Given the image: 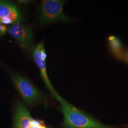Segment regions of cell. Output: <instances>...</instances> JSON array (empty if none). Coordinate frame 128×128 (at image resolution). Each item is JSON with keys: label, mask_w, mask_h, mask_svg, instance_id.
I'll return each instance as SVG.
<instances>
[{"label": "cell", "mask_w": 128, "mask_h": 128, "mask_svg": "<svg viewBox=\"0 0 128 128\" xmlns=\"http://www.w3.org/2000/svg\"><path fill=\"white\" fill-rule=\"evenodd\" d=\"M56 99L60 102L64 115V128H116L101 123L66 101L59 94Z\"/></svg>", "instance_id": "cell-1"}, {"label": "cell", "mask_w": 128, "mask_h": 128, "mask_svg": "<svg viewBox=\"0 0 128 128\" xmlns=\"http://www.w3.org/2000/svg\"><path fill=\"white\" fill-rule=\"evenodd\" d=\"M64 1L45 0L41 2L40 12V21L43 24H50L59 22H69L72 19L63 12Z\"/></svg>", "instance_id": "cell-2"}, {"label": "cell", "mask_w": 128, "mask_h": 128, "mask_svg": "<svg viewBox=\"0 0 128 128\" xmlns=\"http://www.w3.org/2000/svg\"><path fill=\"white\" fill-rule=\"evenodd\" d=\"M12 79L14 87L26 104L33 106L40 102L43 98L41 92L27 78L14 74Z\"/></svg>", "instance_id": "cell-3"}, {"label": "cell", "mask_w": 128, "mask_h": 128, "mask_svg": "<svg viewBox=\"0 0 128 128\" xmlns=\"http://www.w3.org/2000/svg\"><path fill=\"white\" fill-rule=\"evenodd\" d=\"M8 31L18 44L28 52L34 50L32 26L16 23L10 27Z\"/></svg>", "instance_id": "cell-4"}, {"label": "cell", "mask_w": 128, "mask_h": 128, "mask_svg": "<svg viewBox=\"0 0 128 128\" xmlns=\"http://www.w3.org/2000/svg\"><path fill=\"white\" fill-rule=\"evenodd\" d=\"M33 56L35 62L40 70L42 78L51 94L56 98L58 94L52 86L46 72V54L43 42L42 41L39 43L34 48L33 50Z\"/></svg>", "instance_id": "cell-5"}, {"label": "cell", "mask_w": 128, "mask_h": 128, "mask_svg": "<svg viewBox=\"0 0 128 128\" xmlns=\"http://www.w3.org/2000/svg\"><path fill=\"white\" fill-rule=\"evenodd\" d=\"M32 119L26 106L17 101L14 109L13 128H31Z\"/></svg>", "instance_id": "cell-6"}, {"label": "cell", "mask_w": 128, "mask_h": 128, "mask_svg": "<svg viewBox=\"0 0 128 128\" xmlns=\"http://www.w3.org/2000/svg\"><path fill=\"white\" fill-rule=\"evenodd\" d=\"M110 50L113 55L118 59L123 60L125 51L122 43L117 37L114 36H110L108 38Z\"/></svg>", "instance_id": "cell-7"}, {"label": "cell", "mask_w": 128, "mask_h": 128, "mask_svg": "<svg viewBox=\"0 0 128 128\" xmlns=\"http://www.w3.org/2000/svg\"><path fill=\"white\" fill-rule=\"evenodd\" d=\"M16 8V6L10 2L0 1V18L7 17L12 11Z\"/></svg>", "instance_id": "cell-8"}, {"label": "cell", "mask_w": 128, "mask_h": 128, "mask_svg": "<svg viewBox=\"0 0 128 128\" xmlns=\"http://www.w3.org/2000/svg\"><path fill=\"white\" fill-rule=\"evenodd\" d=\"M13 22V24L20 23L21 20L22 16L17 8L12 11L7 16Z\"/></svg>", "instance_id": "cell-9"}, {"label": "cell", "mask_w": 128, "mask_h": 128, "mask_svg": "<svg viewBox=\"0 0 128 128\" xmlns=\"http://www.w3.org/2000/svg\"><path fill=\"white\" fill-rule=\"evenodd\" d=\"M31 128H48L45 126L42 120L32 119Z\"/></svg>", "instance_id": "cell-10"}, {"label": "cell", "mask_w": 128, "mask_h": 128, "mask_svg": "<svg viewBox=\"0 0 128 128\" xmlns=\"http://www.w3.org/2000/svg\"><path fill=\"white\" fill-rule=\"evenodd\" d=\"M7 30V28L5 25L0 23V35H4Z\"/></svg>", "instance_id": "cell-11"}, {"label": "cell", "mask_w": 128, "mask_h": 128, "mask_svg": "<svg viewBox=\"0 0 128 128\" xmlns=\"http://www.w3.org/2000/svg\"><path fill=\"white\" fill-rule=\"evenodd\" d=\"M18 2L19 3L21 4H26L30 2V0H18Z\"/></svg>", "instance_id": "cell-12"}, {"label": "cell", "mask_w": 128, "mask_h": 128, "mask_svg": "<svg viewBox=\"0 0 128 128\" xmlns=\"http://www.w3.org/2000/svg\"></svg>", "instance_id": "cell-13"}]
</instances>
